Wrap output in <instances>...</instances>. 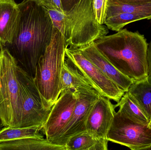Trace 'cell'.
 <instances>
[{"mask_svg":"<svg viewBox=\"0 0 151 150\" xmlns=\"http://www.w3.org/2000/svg\"><path fill=\"white\" fill-rule=\"evenodd\" d=\"M20 17L12 41L2 46L18 65L34 77L37 63L52 39V20L45 8L34 0L19 4Z\"/></svg>","mask_w":151,"mask_h":150,"instance_id":"cell-1","label":"cell"},{"mask_svg":"<svg viewBox=\"0 0 151 150\" xmlns=\"http://www.w3.org/2000/svg\"><path fill=\"white\" fill-rule=\"evenodd\" d=\"M95 44L114 67L134 82L148 77L149 44L139 32L122 29L96 41Z\"/></svg>","mask_w":151,"mask_h":150,"instance_id":"cell-2","label":"cell"},{"mask_svg":"<svg viewBox=\"0 0 151 150\" xmlns=\"http://www.w3.org/2000/svg\"><path fill=\"white\" fill-rule=\"evenodd\" d=\"M53 26L63 36L67 47L80 49L107 35L109 29L97 21L93 0H80L64 13L47 10Z\"/></svg>","mask_w":151,"mask_h":150,"instance_id":"cell-3","label":"cell"},{"mask_svg":"<svg viewBox=\"0 0 151 150\" xmlns=\"http://www.w3.org/2000/svg\"><path fill=\"white\" fill-rule=\"evenodd\" d=\"M66 48L63 36L54 27L51 42L39 60L34 77L43 105L47 110H51L62 92L61 76Z\"/></svg>","mask_w":151,"mask_h":150,"instance_id":"cell-4","label":"cell"},{"mask_svg":"<svg viewBox=\"0 0 151 150\" xmlns=\"http://www.w3.org/2000/svg\"><path fill=\"white\" fill-rule=\"evenodd\" d=\"M0 117L4 127H19L21 101L17 78V63L0 45Z\"/></svg>","mask_w":151,"mask_h":150,"instance_id":"cell-5","label":"cell"},{"mask_svg":"<svg viewBox=\"0 0 151 150\" xmlns=\"http://www.w3.org/2000/svg\"><path fill=\"white\" fill-rule=\"evenodd\" d=\"M21 101V114L19 127L42 125L47 119L50 110L44 107L34 77L17 67Z\"/></svg>","mask_w":151,"mask_h":150,"instance_id":"cell-6","label":"cell"},{"mask_svg":"<svg viewBox=\"0 0 151 150\" xmlns=\"http://www.w3.org/2000/svg\"><path fill=\"white\" fill-rule=\"evenodd\" d=\"M107 140L132 150H149L151 148V129L133 121L118 111L114 114Z\"/></svg>","mask_w":151,"mask_h":150,"instance_id":"cell-7","label":"cell"},{"mask_svg":"<svg viewBox=\"0 0 151 150\" xmlns=\"http://www.w3.org/2000/svg\"><path fill=\"white\" fill-rule=\"evenodd\" d=\"M65 55L99 94L117 103L120 101L125 92L85 57L79 49L66 48Z\"/></svg>","mask_w":151,"mask_h":150,"instance_id":"cell-8","label":"cell"},{"mask_svg":"<svg viewBox=\"0 0 151 150\" xmlns=\"http://www.w3.org/2000/svg\"><path fill=\"white\" fill-rule=\"evenodd\" d=\"M76 100L74 91L65 90L62 92L51 107L41 130L47 140L51 143L56 144L57 141L63 134L72 115Z\"/></svg>","mask_w":151,"mask_h":150,"instance_id":"cell-9","label":"cell"},{"mask_svg":"<svg viewBox=\"0 0 151 150\" xmlns=\"http://www.w3.org/2000/svg\"><path fill=\"white\" fill-rule=\"evenodd\" d=\"M74 91L76 97L75 107L63 134L56 143V145L65 146L71 137L86 130L89 114L101 95L91 86L78 87Z\"/></svg>","mask_w":151,"mask_h":150,"instance_id":"cell-10","label":"cell"},{"mask_svg":"<svg viewBox=\"0 0 151 150\" xmlns=\"http://www.w3.org/2000/svg\"><path fill=\"white\" fill-rule=\"evenodd\" d=\"M151 20V2L128 4L116 0H108L104 24L108 29L117 32L133 22Z\"/></svg>","mask_w":151,"mask_h":150,"instance_id":"cell-11","label":"cell"},{"mask_svg":"<svg viewBox=\"0 0 151 150\" xmlns=\"http://www.w3.org/2000/svg\"><path fill=\"white\" fill-rule=\"evenodd\" d=\"M115 108L110 99L100 95L89 114L86 130L98 139L108 141L107 135L114 119Z\"/></svg>","mask_w":151,"mask_h":150,"instance_id":"cell-12","label":"cell"},{"mask_svg":"<svg viewBox=\"0 0 151 150\" xmlns=\"http://www.w3.org/2000/svg\"><path fill=\"white\" fill-rule=\"evenodd\" d=\"M79 50L85 57L115 82L124 92L128 91L134 81L114 67L98 49L95 42Z\"/></svg>","mask_w":151,"mask_h":150,"instance_id":"cell-13","label":"cell"},{"mask_svg":"<svg viewBox=\"0 0 151 150\" xmlns=\"http://www.w3.org/2000/svg\"><path fill=\"white\" fill-rule=\"evenodd\" d=\"M19 17L18 4L14 0H0V45L11 42Z\"/></svg>","mask_w":151,"mask_h":150,"instance_id":"cell-14","label":"cell"},{"mask_svg":"<svg viewBox=\"0 0 151 150\" xmlns=\"http://www.w3.org/2000/svg\"><path fill=\"white\" fill-rule=\"evenodd\" d=\"M0 150H66L65 146L56 145L44 138L27 137L0 143Z\"/></svg>","mask_w":151,"mask_h":150,"instance_id":"cell-15","label":"cell"},{"mask_svg":"<svg viewBox=\"0 0 151 150\" xmlns=\"http://www.w3.org/2000/svg\"><path fill=\"white\" fill-rule=\"evenodd\" d=\"M108 142L98 139L85 130L71 137L65 146L66 150H107Z\"/></svg>","mask_w":151,"mask_h":150,"instance_id":"cell-16","label":"cell"},{"mask_svg":"<svg viewBox=\"0 0 151 150\" xmlns=\"http://www.w3.org/2000/svg\"><path fill=\"white\" fill-rule=\"evenodd\" d=\"M128 92L151 120V78L134 82Z\"/></svg>","mask_w":151,"mask_h":150,"instance_id":"cell-17","label":"cell"},{"mask_svg":"<svg viewBox=\"0 0 151 150\" xmlns=\"http://www.w3.org/2000/svg\"><path fill=\"white\" fill-rule=\"evenodd\" d=\"M87 86H91L88 81L74 64L65 57L61 76L62 92L67 90L74 91L78 87Z\"/></svg>","mask_w":151,"mask_h":150,"instance_id":"cell-18","label":"cell"},{"mask_svg":"<svg viewBox=\"0 0 151 150\" xmlns=\"http://www.w3.org/2000/svg\"><path fill=\"white\" fill-rule=\"evenodd\" d=\"M115 106L116 107H119V111L124 113L133 121L145 126H149L150 122V119L128 92H125Z\"/></svg>","mask_w":151,"mask_h":150,"instance_id":"cell-19","label":"cell"},{"mask_svg":"<svg viewBox=\"0 0 151 150\" xmlns=\"http://www.w3.org/2000/svg\"><path fill=\"white\" fill-rule=\"evenodd\" d=\"M42 128V125L26 127H4L0 129V143L27 137L44 138L40 133Z\"/></svg>","mask_w":151,"mask_h":150,"instance_id":"cell-20","label":"cell"},{"mask_svg":"<svg viewBox=\"0 0 151 150\" xmlns=\"http://www.w3.org/2000/svg\"><path fill=\"white\" fill-rule=\"evenodd\" d=\"M95 16L100 24H104L106 18L108 0H93Z\"/></svg>","mask_w":151,"mask_h":150,"instance_id":"cell-21","label":"cell"},{"mask_svg":"<svg viewBox=\"0 0 151 150\" xmlns=\"http://www.w3.org/2000/svg\"><path fill=\"white\" fill-rule=\"evenodd\" d=\"M47 10H54L64 13L61 0H34Z\"/></svg>","mask_w":151,"mask_h":150,"instance_id":"cell-22","label":"cell"},{"mask_svg":"<svg viewBox=\"0 0 151 150\" xmlns=\"http://www.w3.org/2000/svg\"><path fill=\"white\" fill-rule=\"evenodd\" d=\"M80 0H61L62 6L64 12L70 11Z\"/></svg>","mask_w":151,"mask_h":150,"instance_id":"cell-23","label":"cell"},{"mask_svg":"<svg viewBox=\"0 0 151 150\" xmlns=\"http://www.w3.org/2000/svg\"><path fill=\"white\" fill-rule=\"evenodd\" d=\"M119 2L128 4H143L151 2V0H116Z\"/></svg>","mask_w":151,"mask_h":150,"instance_id":"cell-24","label":"cell"},{"mask_svg":"<svg viewBox=\"0 0 151 150\" xmlns=\"http://www.w3.org/2000/svg\"><path fill=\"white\" fill-rule=\"evenodd\" d=\"M147 59H148V77L151 78V41L148 45V52H147Z\"/></svg>","mask_w":151,"mask_h":150,"instance_id":"cell-25","label":"cell"},{"mask_svg":"<svg viewBox=\"0 0 151 150\" xmlns=\"http://www.w3.org/2000/svg\"><path fill=\"white\" fill-rule=\"evenodd\" d=\"M3 127H4V126L3 123L0 117V129L2 128Z\"/></svg>","mask_w":151,"mask_h":150,"instance_id":"cell-26","label":"cell"},{"mask_svg":"<svg viewBox=\"0 0 151 150\" xmlns=\"http://www.w3.org/2000/svg\"><path fill=\"white\" fill-rule=\"evenodd\" d=\"M148 127L150 129H151V120L150 121V124H149V126H148Z\"/></svg>","mask_w":151,"mask_h":150,"instance_id":"cell-27","label":"cell"},{"mask_svg":"<svg viewBox=\"0 0 151 150\" xmlns=\"http://www.w3.org/2000/svg\"><path fill=\"white\" fill-rule=\"evenodd\" d=\"M149 150H151V148H150V149Z\"/></svg>","mask_w":151,"mask_h":150,"instance_id":"cell-28","label":"cell"}]
</instances>
